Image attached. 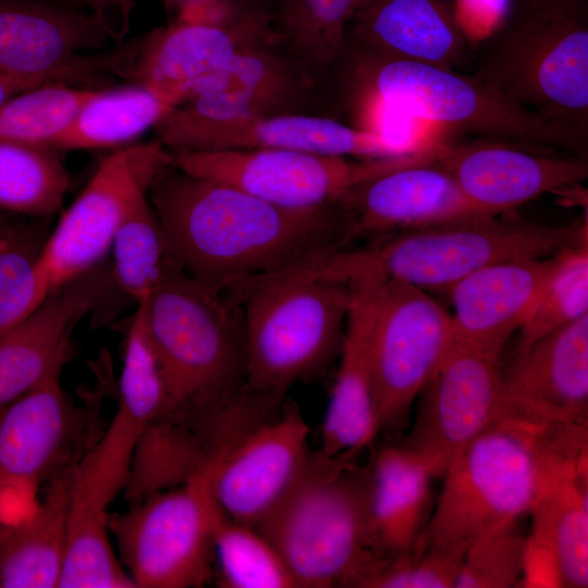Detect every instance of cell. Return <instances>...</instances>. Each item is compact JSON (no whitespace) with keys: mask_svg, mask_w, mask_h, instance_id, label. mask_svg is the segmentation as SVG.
I'll return each mask as SVG.
<instances>
[{"mask_svg":"<svg viewBox=\"0 0 588 588\" xmlns=\"http://www.w3.org/2000/svg\"><path fill=\"white\" fill-rule=\"evenodd\" d=\"M148 199L173 262L223 292L346 245L338 206L283 208L172 164L155 179Z\"/></svg>","mask_w":588,"mask_h":588,"instance_id":"cell-1","label":"cell"},{"mask_svg":"<svg viewBox=\"0 0 588 588\" xmlns=\"http://www.w3.org/2000/svg\"><path fill=\"white\" fill-rule=\"evenodd\" d=\"M471 76L588 155V0H513L473 46Z\"/></svg>","mask_w":588,"mask_h":588,"instance_id":"cell-2","label":"cell"},{"mask_svg":"<svg viewBox=\"0 0 588 588\" xmlns=\"http://www.w3.org/2000/svg\"><path fill=\"white\" fill-rule=\"evenodd\" d=\"M586 242V223L546 225L513 210L392 233L362 247L328 249L298 265L296 271L343 282L373 272L425 291L448 293L487 265L551 256Z\"/></svg>","mask_w":588,"mask_h":588,"instance_id":"cell-3","label":"cell"},{"mask_svg":"<svg viewBox=\"0 0 588 588\" xmlns=\"http://www.w3.org/2000/svg\"><path fill=\"white\" fill-rule=\"evenodd\" d=\"M171 403L168 417L209 418L245 385L240 305L175 264L137 305Z\"/></svg>","mask_w":588,"mask_h":588,"instance_id":"cell-4","label":"cell"},{"mask_svg":"<svg viewBox=\"0 0 588 588\" xmlns=\"http://www.w3.org/2000/svg\"><path fill=\"white\" fill-rule=\"evenodd\" d=\"M242 310L245 385L284 396L339 357L351 304L348 282L278 271L229 291Z\"/></svg>","mask_w":588,"mask_h":588,"instance_id":"cell-5","label":"cell"},{"mask_svg":"<svg viewBox=\"0 0 588 588\" xmlns=\"http://www.w3.org/2000/svg\"><path fill=\"white\" fill-rule=\"evenodd\" d=\"M549 427L504 415L475 438L443 475L415 549L466 550L478 535L529 513L554 453Z\"/></svg>","mask_w":588,"mask_h":588,"instance_id":"cell-6","label":"cell"},{"mask_svg":"<svg viewBox=\"0 0 588 588\" xmlns=\"http://www.w3.org/2000/svg\"><path fill=\"white\" fill-rule=\"evenodd\" d=\"M357 462L311 453L295 487L255 527L277 550L297 588L350 587L372 553L369 466Z\"/></svg>","mask_w":588,"mask_h":588,"instance_id":"cell-7","label":"cell"},{"mask_svg":"<svg viewBox=\"0 0 588 588\" xmlns=\"http://www.w3.org/2000/svg\"><path fill=\"white\" fill-rule=\"evenodd\" d=\"M168 412L162 389L119 379L113 417L72 470L68 552L59 587L135 588L111 541L109 509L124 490L140 434Z\"/></svg>","mask_w":588,"mask_h":588,"instance_id":"cell-8","label":"cell"},{"mask_svg":"<svg viewBox=\"0 0 588 588\" xmlns=\"http://www.w3.org/2000/svg\"><path fill=\"white\" fill-rule=\"evenodd\" d=\"M370 53L375 59L362 70L365 98L445 128L579 157L575 146L546 121L509 102L471 75Z\"/></svg>","mask_w":588,"mask_h":588,"instance_id":"cell-9","label":"cell"},{"mask_svg":"<svg viewBox=\"0 0 588 588\" xmlns=\"http://www.w3.org/2000/svg\"><path fill=\"white\" fill-rule=\"evenodd\" d=\"M213 462L187 481L110 514L109 532L135 588H197L213 576Z\"/></svg>","mask_w":588,"mask_h":588,"instance_id":"cell-10","label":"cell"},{"mask_svg":"<svg viewBox=\"0 0 588 588\" xmlns=\"http://www.w3.org/2000/svg\"><path fill=\"white\" fill-rule=\"evenodd\" d=\"M111 41V32L89 9L53 0H0V75L84 87L111 76L131 78L139 40L109 49Z\"/></svg>","mask_w":588,"mask_h":588,"instance_id":"cell-11","label":"cell"},{"mask_svg":"<svg viewBox=\"0 0 588 588\" xmlns=\"http://www.w3.org/2000/svg\"><path fill=\"white\" fill-rule=\"evenodd\" d=\"M100 401L77 403L52 378L0 408V522L27 514L44 488L98 439Z\"/></svg>","mask_w":588,"mask_h":588,"instance_id":"cell-12","label":"cell"},{"mask_svg":"<svg viewBox=\"0 0 588 588\" xmlns=\"http://www.w3.org/2000/svg\"><path fill=\"white\" fill-rule=\"evenodd\" d=\"M452 342L450 310L422 289L383 279L370 336L371 388L380 432L403 437L418 394Z\"/></svg>","mask_w":588,"mask_h":588,"instance_id":"cell-13","label":"cell"},{"mask_svg":"<svg viewBox=\"0 0 588 588\" xmlns=\"http://www.w3.org/2000/svg\"><path fill=\"white\" fill-rule=\"evenodd\" d=\"M187 173L222 182L293 210L338 206L355 186L400 168L417 154L355 162L347 157L289 149L171 151Z\"/></svg>","mask_w":588,"mask_h":588,"instance_id":"cell-14","label":"cell"},{"mask_svg":"<svg viewBox=\"0 0 588 588\" xmlns=\"http://www.w3.org/2000/svg\"><path fill=\"white\" fill-rule=\"evenodd\" d=\"M171 160L156 140L120 148L101 161L45 240L40 260L51 290L102 264L122 221Z\"/></svg>","mask_w":588,"mask_h":588,"instance_id":"cell-15","label":"cell"},{"mask_svg":"<svg viewBox=\"0 0 588 588\" xmlns=\"http://www.w3.org/2000/svg\"><path fill=\"white\" fill-rule=\"evenodd\" d=\"M501 356L453 341L418 394L415 417L399 442L436 478L506 415Z\"/></svg>","mask_w":588,"mask_h":588,"instance_id":"cell-16","label":"cell"},{"mask_svg":"<svg viewBox=\"0 0 588 588\" xmlns=\"http://www.w3.org/2000/svg\"><path fill=\"white\" fill-rule=\"evenodd\" d=\"M309 429L294 402L275 417L231 432L211 451V492L229 518L256 527L298 482L310 460Z\"/></svg>","mask_w":588,"mask_h":588,"instance_id":"cell-17","label":"cell"},{"mask_svg":"<svg viewBox=\"0 0 588 588\" xmlns=\"http://www.w3.org/2000/svg\"><path fill=\"white\" fill-rule=\"evenodd\" d=\"M155 128L158 140L170 151L289 149L367 159L417 152L378 133L311 115L264 113L209 119L177 106Z\"/></svg>","mask_w":588,"mask_h":588,"instance_id":"cell-18","label":"cell"},{"mask_svg":"<svg viewBox=\"0 0 588 588\" xmlns=\"http://www.w3.org/2000/svg\"><path fill=\"white\" fill-rule=\"evenodd\" d=\"M534 147L495 139L463 146L437 144L434 160L478 210L500 215L587 179L586 159L538 152Z\"/></svg>","mask_w":588,"mask_h":588,"instance_id":"cell-19","label":"cell"},{"mask_svg":"<svg viewBox=\"0 0 588 588\" xmlns=\"http://www.w3.org/2000/svg\"><path fill=\"white\" fill-rule=\"evenodd\" d=\"M117 287L103 264L53 289L0 339V408L60 377L72 356L76 324Z\"/></svg>","mask_w":588,"mask_h":588,"instance_id":"cell-20","label":"cell"},{"mask_svg":"<svg viewBox=\"0 0 588 588\" xmlns=\"http://www.w3.org/2000/svg\"><path fill=\"white\" fill-rule=\"evenodd\" d=\"M434 148L354 188L338 205L347 245L358 236L383 235L453 222L477 215L451 174L434 160Z\"/></svg>","mask_w":588,"mask_h":588,"instance_id":"cell-21","label":"cell"},{"mask_svg":"<svg viewBox=\"0 0 588 588\" xmlns=\"http://www.w3.org/2000/svg\"><path fill=\"white\" fill-rule=\"evenodd\" d=\"M506 414L542 427L588 425V316L515 352Z\"/></svg>","mask_w":588,"mask_h":588,"instance_id":"cell-22","label":"cell"},{"mask_svg":"<svg viewBox=\"0 0 588 588\" xmlns=\"http://www.w3.org/2000/svg\"><path fill=\"white\" fill-rule=\"evenodd\" d=\"M565 250L490 264L456 282L446 293L453 341L502 354L535 309Z\"/></svg>","mask_w":588,"mask_h":588,"instance_id":"cell-23","label":"cell"},{"mask_svg":"<svg viewBox=\"0 0 588 588\" xmlns=\"http://www.w3.org/2000/svg\"><path fill=\"white\" fill-rule=\"evenodd\" d=\"M383 279L368 272L347 281L351 304L321 426L319 452L329 458L357 462L380 433L371 388L370 336Z\"/></svg>","mask_w":588,"mask_h":588,"instance_id":"cell-24","label":"cell"},{"mask_svg":"<svg viewBox=\"0 0 588 588\" xmlns=\"http://www.w3.org/2000/svg\"><path fill=\"white\" fill-rule=\"evenodd\" d=\"M267 24V14L260 11H250L231 26L174 21L143 38L131 78L177 107L192 99L201 84Z\"/></svg>","mask_w":588,"mask_h":588,"instance_id":"cell-25","label":"cell"},{"mask_svg":"<svg viewBox=\"0 0 588 588\" xmlns=\"http://www.w3.org/2000/svg\"><path fill=\"white\" fill-rule=\"evenodd\" d=\"M529 513L527 563L551 572L552 584L588 586V452L562 454L549 466Z\"/></svg>","mask_w":588,"mask_h":588,"instance_id":"cell-26","label":"cell"},{"mask_svg":"<svg viewBox=\"0 0 588 588\" xmlns=\"http://www.w3.org/2000/svg\"><path fill=\"white\" fill-rule=\"evenodd\" d=\"M350 24L373 52L455 71L469 64L474 44L454 0H362Z\"/></svg>","mask_w":588,"mask_h":588,"instance_id":"cell-27","label":"cell"},{"mask_svg":"<svg viewBox=\"0 0 588 588\" xmlns=\"http://www.w3.org/2000/svg\"><path fill=\"white\" fill-rule=\"evenodd\" d=\"M369 466L368 526L375 553L415 549L433 511L431 471L399 441L372 452Z\"/></svg>","mask_w":588,"mask_h":588,"instance_id":"cell-28","label":"cell"},{"mask_svg":"<svg viewBox=\"0 0 588 588\" xmlns=\"http://www.w3.org/2000/svg\"><path fill=\"white\" fill-rule=\"evenodd\" d=\"M73 467L44 488L27 514L0 522L1 588H59L68 552Z\"/></svg>","mask_w":588,"mask_h":588,"instance_id":"cell-29","label":"cell"},{"mask_svg":"<svg viewBox=\"0 0 588 588\" xmlns=\"http://www.w3.org/2000/svg\"><path fill=\"white\" fill-rule=\"evenodd\" d=\"M175 106L144 84L97 88L56 142L59 151L126 147Z\"/></svg>","mask_w":588,"mask_h":588,"instance_id":"cell-30","label":"cell"},{"mask_svg":"<svg viewBox=\"0 0 588 588\" xmlns=\"http://www.w3.org/2000/svg\"><path fill=\"white\" fill-rule=\"evenodd\" d=\"M289 91L287 75L273 58L241 47L180 107L209 119L264 114L285 100Z\"/></svg>","mask_w":588,"mask_h":588,"instance_id":"cell-31","label":"cell"},{"mask_svg":"<svg viewBox=\"0 0 588 588\" xmlns=\"http://www.w3.org/2000/svg\"><path fill=\"white\" fill-rule=\"evenodd\" d=\"M210 454L207 440L189 422L172 417L157 419L138 439L122 495L133 504L176 487L195 475Z\"/></svg>","mask_w":588,"mask_h":588,"instance_id":"cell-32","label":"cell"},{"mask_svg":"<svg viewBox=\"0 0 588 588\" xmlns=\"http://www.w3.org/2000/svg\"><path fill=\"white\" fill-rule=\"evenodd\" d=\"M59 152L0 138V210L36 218L58 212L69 187Z\"/></svg>","mask_w":588,"mask_h":588,"instance_id":"cell-33","label":"cell"},{"mask_svg":"<svg viewBox=\"0 0 588 588\" xmlns=\"http://www.w3.org/2000/svg\"><path fill=\"white\" fill-rule=\"evenodd\" d=\"M110 253V269L117 287L136 306L144 303L174 265L148 195L122 221Z\"/></svg>","mask_w":588,"mask_h":588,"instance_id":"cell-34","label":"cell"},{"mask_svg":"<svg viewBox=\"0 0 588 588\" xmlns=\"http://www.w3.org/2000/svg\"><path fill=\"white\" fill-rule=\"evenodd\" d=\"M213 573L224 588H297L273 546L255 527L225 516L218 504Z\"/></svg>","mask_w":588,"mask_h":588,"instance_id":"cell-35","label":"cell"},{"mask_svg":"<svg viewBox=\"0 0 588 588\" xmlns=\"http://www.w3.org/2000/svg\"><path fill=\"white\" fill-rule=\"evenodd\" d=\"M97 88L47 82L0 106V138L52 147Z\"/></svg>","mask_w":588,"mask_h":588,"instance_id":"cell-36","label":"cell"},{"mask_svg":"<svg viewBox=\"0 0 588 588\" xmlns=\"http://www.w3.org/2000/svg\"><path fill=\"white\" fill-rule=\"evenodd\" d=\"M47 235L38 225L19 223L0 243V339L52 291L40 260Z\"/></svg>","mask_w":588,"mask_h":588,"instance_id":"cell-37","label":"cell"},{"mask_svg":"<svg viewBox=\"0 0 588 588\" xmlns=\"http://www.w3.org/2000/svg\"><path fill=\"white\" fill-rule=\"evenodd\" d=\"M588 316V243L565 250L529 318L518 330L516 351ZM515 351V352H516Z\"/></svg>","mask_w":588,"mask_h":588,"instance_id":"cell-38","label":"cell"},{"mask_svg":"<svg viewBox=\"0 0 588 588\" xmlns=\"http://www.w3.org/2000/svg\"><path fill=\"white\" fill-rule=\"evenodd\" d=\"M465 551L427 547L395 554L372 552L350 587L455 588Z\"/></svg>","mask_w":588,"mask_h":588,"instance_id":"cell-39","label":"cell"},{"mask_svg":"<svg viewBox=\"0 0 588 588\" xmlns=\"http://www.w3.org/2000/svg\"><path fill=\"white\" fill-rule=\"evenodd\" d=\"M292 44L306 57L328 63L339 53L362 0H273Z\"/></svg>","mask_w":588,"mask_h":588,"instance_id":"cell-40","label":"cell"},{"mask_svg":"<svg viewBox=\"0 0 588 588\" xmlns=\"http://www.w3.org/2000/svg\"><path fill=\"white\" fill-rule=\"evenodd\" d=\"M527 538L517 522L489 529L468 544L455 588H513L525 584Z\"/></svg>","mask_w":588,"mask_h":588,"instance_id":"cell-41","label":"cell"},{"mask_svg":"<svg viewBox=\"0 0 588 588\" xmlns=\"http://www.w3.org/2000/svg\"><path fill=\"white\" fill-rule=\"evenodd\" d=\"M38 85L41 84L0 75V106L11 97Z\"/></svg>","mask_w":588,"mask_h":588,"instance_id":"cell-42","label":"cell"},{"mask_svg":"<svg viewBox=\"0 0 588 588\" xmlns=\"http://www.w3.org/2000/svg\"><path fill=\"white\" fill-rule=\"evenodd\" d=\"M19 223L11 221L7 212L0 210V243L17 226Z\"/></svg>","mask_w":588,"mask_h":588,"instance_id":"cell-43","label":"cell"},{"mask_svg":"<svg viewBox=\"0 0 588 588\" xmlns=\"http://www.w3.org/2000/svg\"><path fill=\"white\" fill-rule=\"evenodd\" d=\"M53 1L65 2V3H71V4L77 5V4L74 3L72 0H53Z\"/></svg>","mask_w":588,"mask_h":588,"instance_id":"cell-44","label":"cell"},{"mask_svg":"<svg viewBox=\"0 0 588 588\" xmlns=\"http://www.w3.org/2000/svg\"><path fill=\"white\" fill-rule=\"evenodd\" d=\"M115 1H125V0H115Z\"/></svg>","mask_w":588,"mask_h":588,"instance_id":"cell-45","label":"cell"}]
</instances>
